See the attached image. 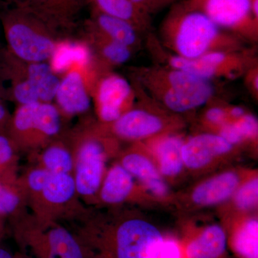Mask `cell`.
Segmentation results:
<instances>
[{
	"mask_svg": "<svg viewBox=\"0 0 258 258\" xmlns=\"http://www.w3.org/2000/svg\"><path fill=\"white\" fill-rule=\"evenodd\" d=\"M161 32L164 45L172 54L184 58H199L217 51L237 52L242 48L240 37L222 30L186 2L171 9Z\"/></svg>",
	"mask_w": 258,
	"mask_h": 258,
	"instance_id": "6da1fadb",
	"label": "cell"
},
{
	"mask_svg": "<svg viewBox=\"0 0 258 258\" xmlns=\"http://www.w3.org/2000/svg\"><path fill=\"white\" fill-rule=\"evenodd\" d=\"M141 81L154 98L175 113L196 109L211 101L215 89L210 80L176 69L146 70Z\"/></svg>",
	"mask_w": 258,
	"mask_h": 258,
	"instance_id": "7a4b0ae2",
	"label": "cell"
},
{
	"mask_svg": "<svg viewBox=\"0 0 258 258\" xmlns=\"http://www.w3.org/2000/svg\"><path fill=\"white\" fill-rule=\"evenodd\" d=\"M11 224L19 247L32 258H86L74 232L60 222L37 220L28 212Z\"/></svg>",
	"mask_w": 258,
	"mask_h": 258,
	"instance_id": "3957f363",
	"label": "cell"
},
{
	"mask_svg": "<svg viewBox=\"0 0 258 258\" xmlns=\"http://www.w3.org/2000/svg\"><path fill=\"white\" fill-rule=\"evenodd\" d=\"M10 52L26 62H43L50 59L56 43L50 33L52 27L29 10L18 8L1 17Z\"/></svg>",
	"mask_w": 258,
	"mask_h": 258,
	"instance_id": "277c9868",
	"label": "cell"
},
{
	"mask_svg": "<svg viewBox=\"0 0 258 258\" xmlns=\"http://www.w3.org/2000/svg\"><path fill=\"white\" fill-rule=\"evenodd\" d=\"M60 112L51 103L20 105L11 117L8 136L18 152H35L57 139Z\"/></svg>",
	"mask_w": 258,
	"mask_h": 258,
	"instance_id": "5b68a950",
	"label": "cell"
},
{
	"mask_svg": "<svg viewBox=\"0 0 258 258\" xmlns=\"http://www.w3.org/2000/svg\"><path fill=\"white\" fill-rule=\"evenodd\" d=\"M74 154V177L76 190L83 203L94 204L106 174L108 149L92 130H81L71 139Z\"/></svg>",
	"mask_w": 258,
	"mask_h": 258,
	"instance_id": "8992f818",
	"label": "cell"
},
{
	"mask_svg": "<svg viewBox=\"0 0 258 258\" xmlns=\"http://www.w3.org/2000/svg\"><path fill=\"white\" fill-rule=\"evenodd\" d=\"M40 220L73 222L87 210L76 190L72 174H50L36 203L29 208Z\"/></svg>",
	"mask_w": 258,
	"mask_h": 258,
	"instance_id": "52a82bcc",
	"label": "cell"
},
{
	"mask_svg": "<svg viewBox=\"0 0 258 258\" xmlns=\"http://www.w3.org/2000/svg\"><path fill=\"white\" fill-rule=\"evenodd\" d=\"M194 9L207 15L219 28L240 37L255 38L257 19L252 11V0H187Z\"/></svg>",
	"mask_w": 258,
	"mask_h": 258,
	"instance_id": "ba28073f",
	"label": "cell"
},
{
	"mask_svg": "<svg viewBox=\"0 0 258 258\" xmlns=\"http://www.w3.org/2000/svg\"><path fill=\"white\" fill-rule=\"evenodd\" d=\"M133 88L126 79L111 74L103 78L96 88L97 113L105 123H111L128 111L134 101Z\"/></svg>",
	"mask_w": 258,
	"mask_h": 258,
	"instance_id": "9c48e42d",
	"label": "cell"
},
{
	"mask_svg": "<svg viewBox=\"0 0 258 258\" xmlns=\"http://www.w3.org/2000/svg\"><path fill=\"white\" fill-rule=\"evenodd\" d=\"M232 147L219 134H199L183 144V162L189 169H201L216 158L230 152Z\"/></svg>",
	"mask_w": 258,
	"mask_h": 258,
	"instance_id": "30bf717a",
	"label": "cell"
},
{
	"mask_svg": "<svg viewBox=\"0 0 258 258\" xmlns=\"http://www.w3.org/2000/svg\"><path fill=\"white\" fill-rule=\"evenodd\" d=\"M111 125L112 133L125 140H139L152 137L164 128V120L147 110L130 109Z\"/></svg>",
	"mask_w": 258,
	"mask_h": 258,
	"instance_id": "8fae6325",
	"label": "cell"
},
{
	"mask_svg": "<svg viewBox=\"0 0 258 258\" xmlns=\"http://www.w3.org/2000/svg\"><path fill=\"white\" fill-rule=\"evenodd\" d=\"M55 99L60 113L71 116L88 111L91 100L81 69L68 71L63 79L60 80Z\"/></svg>",
	"mask_w": 258,
	"mask_h": 258,
	"instance_id": "7c38bea8",
	"label": "cell"
},
{
	"mask_svg": "<svg viewBox=\"0 0 258 258\" xmlns=\"http://www.w3.org/2000/svg\"><path fill=\"white\" fill-rule=\"evenodd\" d=\"M85 0H26L19 4L49 25L69 23L83 8Z\"/></svg>",
	"mask_w": 258,
	"mask_h": 258,
	"instance_id": "4fadbf2b",
	"label": "cell"
},
{
	"mask_svg": "<svg viewBox=\"0 0 258 258\" xmlns=\"http://www.w3.org/2000/svg\"><path fill=\"white\" fill-rule=\"evenodd\" d=\"M35 165L50 174H73L74 154L71 140L64 142L55 139L45 147L31 153Z\"/></svg>",
	"mask_w": 258,
	"mask_h": 258,
	"instance_id": "5bb4252c",
	"label": "cell"
},
{
	"mask_svg": "<svg viewBox=\"0 0 258 258\" xmlns=\"http://www.w3.org/2000/svg\"><path fill=\"white\" fill-rule=\"evenodd\" d=\"M240 178L235 172L227 171L207 180L194 190V203L200 206L217 205L235 192Z\"/></svg>",
	"mask_w": 258,
	"mask_h": 258,
	"instance_id": "9a60e30c",
	"label": "cell"
},
{
	"mask_svg": "<svg viewBox=\"0 0 258 258\" xmlns=\"http://www.w3.org/2000/svg\"><path fill=\"white\" fill-rule=\"evenodd\" d=\"M120 165L138 179L153 195L164 197L167 195V185L152 161L143 154L137 152L126 153L121 158Z\"/></svg>",
	"mask_w": 258,
	"mask_h": 258,
	"instance_id": "2e32d148",
	"label": "cell"
},
{
	"mask_svg": "<svg viewBox=\"0 0 258 258\" xmlns=\"http://www.w3.org/2000/svg\"><path fill=\"white\" fill-rule=\"evenodd\" d=\"M134 178L120 164L112 166L103 178L98 200L107 205L124 203L133 193Z\"/></svg>",
	"mask_w": 258,
	"mask_h": 258,
	"instance_id": "e0dca14e",
	"label": "cell"
},
{
	"mask_svg": "<svg viewBox=\"0 0 258 258\" xmlns=\"http://www.w3.org/2000/svg\"><path fill=\"white\" fill-rule=\"evenodd\" d=\"M93 26L103 36L132 48L138 41V30L128 22L98 10Z\"/></svg>",
	"mask_w": 258,
	"mask_h": 258,
	"instance_id": "ac0fdd59",
	"label": "cell"
},
{
	"mask_svg": "<svg viewBox=\"0 0 258 258\" xmlns=\"http://www.w3.org/2000/svg\"><path fill=\"white\" fill-rule=\"evenodd\" d=\"M227 237L222 227L211 225L207 227L198 238L188 245V258H217L225 252Z\"/></svg>",
	"mask_w": 258,
	"mask_h": 258,
	"instance_id": "d6986e66",
	"label": "cell"
},
{
	"mask_svg": "<svg viewBox=\"0 0 258 258\" xmlns=\"http://www.w3.org/2000/svg\"><path fill=\"white\" fill-rule=\"evenodd\" d=\"M90 59L91 55L87 47L80 44L63 42L56 45L50 59V66L56 74L69 71L72 66L74 69H84L88 66Z\"/></svg>",
	"mask_w": 258,
	"mask_h": 258,
	"instance_id": "ffe728a7",
	"label": "cell"
},
{
	"mask_svg": "<svg viewBox=\"0 0 258 258\" xmlns=\"http://www.w3.org/2000/svg\"><path fill=\"white\" fill-rule=\"evenodd\" d=\"M184 141L177 136L161 139L157 145V154L161 174L167 176L179 174L183 169L181 149Z\"/></svg>",
	"mask_w": 258,
	"mask_h": 258,
	"instance_id": "44dd1931",
	"label": "cell"
},
{
	"mask_svg": "<svg viewBox=\"0 0 258 258\" xmlns=\"http://www.w3.org/2000/svg\"><path fill=\"white\" fill-rule=\"evenodd\" d=\"M28 209L19 180L15 182L0 181V217L15 220L28 213Z\"/></svg>",
	"mask_w": 258,
	"mask_h": 258,
	"instance_id": "7402d4cb",
	"label": "cell"
},
{
	"mask_svg": "<svg viewBox=\"0 0 258 258\" xmlns=\"http://www.w3.org/2000/svg\"><path fill=\"white\" fill-rule=\"evenodd\" d=\"M235 248L244 258H258V222L247 220L235 236Z\"/></svg>",
	"mask_w": 258,
	"mask_h": 258,
	"instance_id": "603a6c76",
	"label": "cell"
},
{
	"mask_svg": "<svg viewBox=\"0 0 258 258\" xmlns=\"http://www.w3.org/2000/svg\"><path fill=\"white\" fill-rule=\"evenodd\" d=\"M96 32L102 38L99 42L102 55L108 62L115 64H123L130 59L132 56L131 47L110 40L98 31Z\"/></svg>",
	"mask_w": 258,
	"mask_h": 258,
	"instance_id": "cb8c5ba5",
	"label": "cell"
},
{
	"mask_svg": "<svg viewBox=\"0 0 258 258\" xmlns=\"http://www.w3.org/2000/svg\"><path fill=\"white\" fill-rule=\"evenodd\" d=\"M19 152L8 134L0 133V166L18 173Z\"/></svg>",
	"mask_w": 258,
	"mask_h": 258,
	"instance_id": "d4e9b609",
	"label": "cell"
},
{
	"mask_svg": "<svg viewBox=\"0 0 258 258\" xmlns=\"http://www.w3.org/2000/svg\"><path fill=\"white\" fill-rule=\"evenodd\" d=\"M235 202L237 208L247 210L257 205L258 198V179L257 177L249 180L235 191Z\"/></svg>",
	"mask_w": 258,
	"mask_h": 258,
	"instance_id": "484cf974",
	"label": "cell"
},
{
	"mask_svg": "<svg viewBox=\"0 0 258 258\" xmlns=\"http://www.w3.org/2000/svg\"><path fill=\"white\" fill-rule=\"evenodd\" d=\"M235 122L244 140L255 138L257 137L258 121L254 115L245 114L240 119L236 120Z\"/></svg>",
	"mask_w": 258,
	"mask_h": 258,
	"instance_id": "4316f807",
	"label": "cell"
},
{
	"mask_svg": "<svg viewBox=\"0 0 258 258\" xmlns=\"http://www.w3.org/2000/svg\"><path fill=\"white\" fill-rule=\"evenodd\" d=\"M219 135L221 136L222 138L225 139L232 146L240 144L241 142L244 141V137H242V134L237 128L235 122H232V123L226 122L222 124Z\"/></svg>",
	"mask_w": 258,
	"mask_h": 258,
	"instance_id": "83f0119b",
	"label": "cell"
},
{
	"mask_svg": "<svg viewBox=\"0 0 258 258\" xmlns=\"http://www.w3.org/2000/svg\"><path fill=\"white\" fill-rule=\"evenodd\" d=\"M228 113L221 107H212L205 113V118L209 123L214 125H222L226 123Z\"/></svg>",
	"mask_w": 258,
	"mask_h": 258,
	"instance_id": "f1b7e54d",
	"label": "cell"
},
{
	"mask_svg": "<svg viewBox=\"0 0 258 258\" xmlns=\"http://www.w3.org/2000/svg\"><path fill=\"white\" fill-rule=\"evenodd\" d=\"M158 258H181L179 245L175 241L164 240Z\"/></svg>",
	"mask_w": 258,
	"mask_h": 258,
	"instance_id": "f546056e",
	"label": "cell"
},
{
	"mask_svg": "<svg viewBox=\"0 0 258 258\" xmlns=\"http://www.w3.org/2000/svg\"><path fill=\"white\" fill-rule=\"evenodd\" d=\"M11 117L8 114V111L0 98V133L8 134V126H9Z\"/></svg>",
	"mask_w": 258,
	"mask_h": 258,
	"instance_id": "4dcf8cb0",
	"label": "cell"
},
{
	"mask_svg": "<svg viewBox=\"0 0 258 258\" xmlns=\"http://www.w3.org/2000/svg\"><path fill=\"white\" fill-rule=\"evenodd\" d=\"M19 174L7 170L0 166V181L2 182H15L18 181Z\"/></svg>",
	"mask_w": 258,
	"mask_h": 258,
	"instance_id": "1f68e13d",
	"label": "cell"
},
{
	"mask_svg": "<svg viewBox=\"0 0 258 258\" xmlns=\"http://www.w3.org/2000/svg\"><path fill=\"white\" fill-rule=\"evenodd\" d=\"M229 115L234 119L238 120L245 115V111L242 107L234 106L231 108L230 112H229Z\"/></svg>",
	"mask_w": 258,
	"mask_h": 258,
	"instance_id": "d6a6232c",
	"label": "cell"
},
{
	"mask_svg": "<svg viewBox=\"0 0 258 258\" xmlns=\"http://www.w3.org/2000/svg\"><path fill=\"white\" fill-rule=\"evenodd\" d=\"M0 258H14V254H12L8 249L0 247Z\"/></svg>",
	"mask_w": 258,
	"mask_h": 258,
	"instance_id": "836d02e7",
	"label": "cell"
},
{
	"mask_svg": "<svg viewBox=\"0 0 258 258\" xmlns=\"http://www.w3.org/2000/svg\"><path fill=\"white\" fill-rule=\"evenodd\" d=\"M5 230V220H3V221H0V241L3 239V236H4Z\"/></svg>",
	"mask_w": 258,
	"mask_h": 258,
	"instance_id": "e575fe53",
	"label": "cell"
},
{
	"mask_svg": "<svg viewBox=\"0 0 258 258\" xmlns=\"http://www.w3.org/2000/svg\"><path fill=\"white\" fill-rule=\"evenodd\" d=\"M14 258H30L23 253H17L14 254Z\"/></svg>",
	"mask_w": 258,
	"mask_h": 258,
	"instance_id": "d590c367",
	"label": "cell"
},
{
	"mask_svg": "<svg viewBox=\"0 0 258 258\" xmlns=\"http://www.w3.org/2000/svg\"><path fill=\"white\" fill-rule=\"evenodd\" d=\"M13 1L18 2L19 4H22V3H25L26 0H13Z\"/></svg>",
	"mask_w": 258,
	"mask_h": 258,
	"instance_id": "8d00e7d4",
	"label": "cell"
},
{
	"mask_svg": "<svg viewBox=\"0 0 258 258\" xmlns=\"http://www.w3.org/2000/svg\"><path fill=\"white\" fill-rule=\"evenodd\" d=\"M3 220H5L4 217H0V221H3Z\"/></svg>",
	"mask_w": 258,
	"mask_h": 258,
	"instance_id": "74e56055",
	"label": "cell"
}]
</instances>
